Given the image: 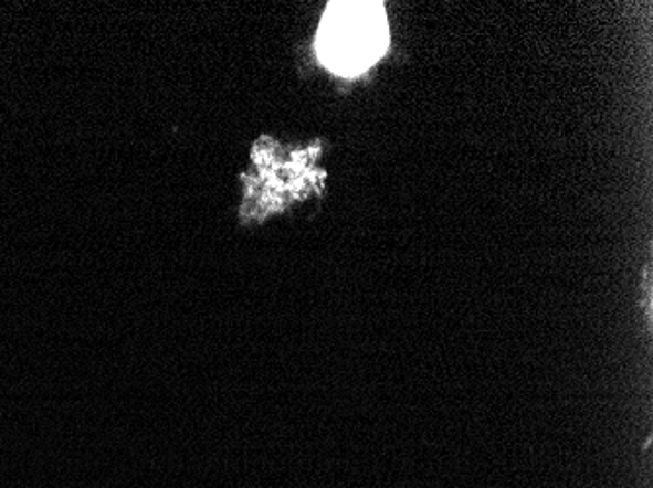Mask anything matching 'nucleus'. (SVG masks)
I'll return each instance as SVG.
<instances>
[{"label":"nucleus","instance_id":"f257e3e1","mask_svg":"<svg viewBox=\"0 0 653 488\" xmlns=\"http://www.w3.org/2000/svg\"><path fill=\"white\" fill-rule=\"evenodd\" d=\"M388 47L382 2H333L323 17L317 51L339 75H358L372 67Z\"/></svg>","mask_w":653,"mask_h":488}]
</instances>
